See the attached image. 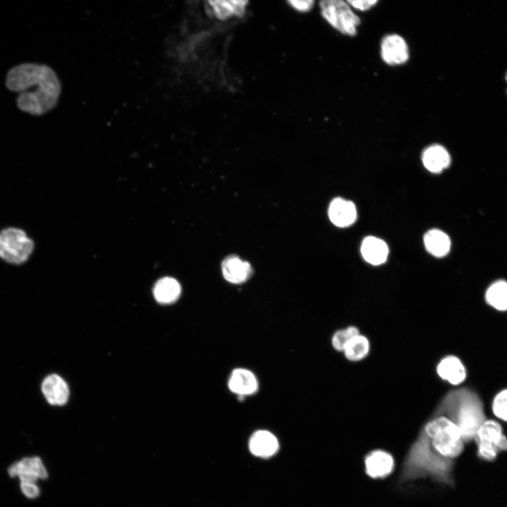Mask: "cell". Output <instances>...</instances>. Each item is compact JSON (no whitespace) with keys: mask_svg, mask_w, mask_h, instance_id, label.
I'll use <instances>...</instances> for the list:
<instances>
[{"mask_svg":"<svg viewBox=\"0 0 507 507\" xmlns=\"http://www.w3.org/2000/svg\"><path fill=\"white\" fill-rule=\"evenodd\" d=\"M424 243L429 253L437 257L445 256L450 250L451 241L444 232L433 229L424 236Z\"/></svg>","mask_w":507,"mask_h":507,"instance_id":"obj_20","label":"cell"},{"mask_svg":"<svg viewBox=\"0 0 507 507\" xmlns=\"http://www.w3.org/2000/svg\"><path fill=\"white\" fill-rule=\"evenodd\" d=\"M6 86L18 93V108L32 115H44L56 106L62 86L56 72L49 65L25 63L11 68Z\"/></svg>","mask_w":507,"mask_h":507,"instance_id":"obj_2","label":"cell"},{"mask_svg":"<svg viewBox=\"0 0 507 507\" xmlns=\"http://www.w3.org/2000/svg\"><path fill=\"white\" fill-rule=\"evenodd\" d=\"M11 477H18L20 482L35 483L38 479H45L47 471L42 460L37 456L26 457L13 463L8 469Z\"/></svg>","mask_w":507,"mask_h":507,"instance_id":"obj_7","label":"cell"},{"mask_svg":"<svg viewBox=\"0 0 507 507\" xmlns=\"http://www.w3.org/2000/svg\"><path fill=\"white\" fill-rule=\"evenodd\" d=\"M505 79H506V81L507 82V72H506V75H505Z\"/></svg>","mask_w":507,"mask_h":507,"instance_id":"obj_28","label":"cell"},{"mask_svg":"<svg viewBox=\"0 0 507 507\" xmlns=\"http://www.w3.org/2000/svg\"><path fill=\"white\" fill-rule=\"evenodd\" d=\"M474 439L478 446V456L487 461L494 460L500 451L507 450V438L499 423L486 420L477 430Z\"/></svg>","mask_w":507,"mask_h":507,"instance_id":"obj_6","label":"cell"},{"mask_svg":"<svg viewBox=\"0 0 507 507\" xmlns=\"http://www.w3.org/2000/svg\"><path fill=\"white\" fill-rule=\"evenodd\" d=\"M365 473L373 479H383L394 470V460L387 451L380 449L370 451L364 459Z\"/></svg>","mask_w":507,"mask_h":507,"instance_id":"obj_9","label":"cell"},{"mask_svg":"<svg viewBox=\"0 0 507 507\" xmlns=\"http://www.w3.org/2000/svg\"><path fill=\"white\" fill-rule=\"evenodd\" d=\"M380 54L382 60L390 65L406 63L409 57L408 45L399 35H386L382 40Z\"/></svg>","mask_w":507,"mask_h":507,"instance_id":"obj_8","label":"cell"},{"mask_svg":"<svg viewBox=\"0 0 507 507\" xmlns=\"http://www.w3.org/2000/svg\"><path fill=\"white\" fill-rule=\"evenodd\" d=\"M369 350L368 338L360 333L349 341L343 352L349 361H358L366 357Z\"/></svg>","mask_w":507,"mask_h":507,"instance_id":"obj_21","label":"cell"},{"mask_svg":"<svg viewBox=\"0 0 507 507\" xmlns=\"http://www.w3.org/2000/svg\"><path fill=\"white\" fill-rule=\"evenodd\" d=\"M424 166L430 172L439 173L449 167L451 156L442 145L433 144L427 147L422 156Z\"/></svg>","mask_w":507,"mask_h":507,"instance_id":"obj_14","label":"cell"},{"mask_svg":"<svg viewBox=\"0 0 507 507\" xmlns=\"http://www.w3.org/2000/svg\"><path fill=\"white\" fill-rule=\"evenodd\" d=\"M319 7L322 17L333 28L343 35H356L361 20L347 1L323 0L320 1Z\"/></svg>","mask_w":507,"mask_h":507,"instance_id":"obj_5","label":"cell"},{"mask_svg":"<svg viewBox=\"0 0 507 507\" xmlns=\"http://www.w3.org/2000/svg\"><path fill=\"white\" fill-rule=\"evenodd\" d=\"M249 449L255 456L269 457L277 451L278 442L271 432L267 430H258L250 438Z\"/></svg>","mask_w":507,"mask_h":507,"instance_id":"obj_16","label":"cell"},{"mask_svg":"<svg viewBox=\"0 0 507 507\" xmlns=\"http://www.w3.org/2000/svg\"><path fill=\"white\" fill-rule=\"evenodd\" d=\"M486 300L497 310H507V282L499 281L492 284L486 292Z\"/></svg>","mask_w":507,"mask_h":507,"instance_id":"obj_22","label":"cell"},{"mask_svg":"<svg viewBox=\"0 0 507 507\" xmlns=\"http://www.w3.org/2000/svg\"><path fill=\"white\" fill-rule=\"evenodd\" d=\"M438 375L453 385L461 383L466 377V371L461 361L454 356H448L437 367Z\"/></svg>","mask_w":507,"mask_h":507,"instance_id":"obj_15","label":"cell"},{"mask_svg":"<svg viewBox=\"0 0 507 507\" xmlns=\"http://www.w3.org/2000/svg\"><path fill=\"white\" fill-rule=\"evenodd\" d=\"M444 414L458 427L463 442L474 439L486 420L481 401L467 389L453 390L444 396L436 412V415Z\"/></svg>","mask_w":507,"mask_h":507,"instance_id":"obj_3","label":"cell"},{"mask_svg":"<svg viewBox=\"0 0 507 507\" xmlns=\"http://www.w3.org/2000/svg\"><path fill=\"white\" fill-rule=\"evenodd\" d=\"M227 386L231 392L243 398L252 395L258 391V381L252 371L244 368H237L232 371Z\"/></svg>","mask_w":507,"mask_h":507,"instance_id":"obj_10","label":"cell"},{"mask_svg":"<svg viewBox=\"0 0 507 507\" xmlns=\"http://www.w3.org/2000/svg\"><path fill=\"white\" fill-rule=\"evenodd\" d=\"M221 268L224 278L232 284L244 282L252 274L251 265L236 256L227 257L223 261Z\"/></svg>","mask_w":507,"mask_h":507,"instance_id":"obj_13","label":"cell"},{"mask_svg":"<svg viewBox=\"0 0 507 507\" xmlns=\"http://www.w3.org/2000/svg\"><path fill=\"white\" fill-rule=\"evenodd\" d=\"M458 427L447 417L436 415L425 424L403 461L400 480L429 477L451 484L453 460L463 450Z\"/></svg>","mask_w":507,"mask_h":507,"instance_id":"obj_1","label":"cell"},{"mask_svg":"<svg viewBox=\"0 0 507 507\" xmlns=\"http://www.w3.org/2000/svg\"><path fill=\"white\" fill-rule=\"evenodd\" d=\"M208 7L218 20H226L233 17H240L245 13L246 1H208Z\"/></svg>","mask_w":507,"mask_h":507,"instance_id":"obj_18","label":"cell"},{"mask_svg":"<svg viewBox=\"0 0 507 507\" xmlns=\"http://www.w3.org/2000/svg\"><path fill=\"white\" fill-rule=\"evenodd\" d=\"M506 92H507V90H506Z\"/></svg>","mask_w":507,"mask_h":507,"instance_id":"obj_29","label":"cell"},{"mask_svg":"<svg viewBox=\"0 0 507 507\" xmlns=\"http://www.w3.org/2000/svg\"><path fill=\"white\" fill-rule=\"evenodd\" d=\"M361 251L363 258L368 263L376 265L385 262L389 249L383 240L369 236L363 239Z\"/></svg>","mask_w":507,"mask_h":507,"instance_id":"obj_17","label":"cell"},{"mask_svg":"<svg viewBox=\"0 0 507 507\" xmlns=\"http://www.w3.org/2000/svg\"><path fill=\"white\" fill-rule=\"evenodd\" d=\"M492 408L496 417L507 421V389L501 391L495 396Z\"/></svg>","mask_w":507,"mask_h":507,"instance_id":"obj_24","label":"cell"},{"mask_svg":"<svg viewBox=\"0 0 507 507\" xmlns=\"http://www.w3.org/2000/svg\"><path fill=\"white\" fill-rule=\"evenodd\" d=\"M358 334L360 332L355 326H349L345 329L339 330L332 335V345L335 350L343 351L349 341Z\"/></svg>","mask_w":507,"mask_h":507,"instance_id":"obj_23","label":"cell"},{"mask_svg":"<svg viewBox=\"0 0 507 507\" xmlns=\"http://www.w3.org/2000/svg\"><path fill=\"white\" fill-rule=\"evenodd\" d=\"M33 250V240L22 229L7 227L0 231V258L8 263H25Z\"/></svg>","mask_w":507,"mask_h":507,"instance_id":"obj_4","label":"cell"},{"mask_svg":"<svg viewBox=\"0 0 507 507\" xmlns=\"http://www.w3.org/2000/svg\"><path fill=\"white\" fill-rule=\"evenodd\" d=\"M180 283L173 277H164L159 280L154 288L156 300L161 303H172L180 296Z\"/></svg>","mask_w":507,"mask_h":507,"instance_id":"obj_19","label":"cell"},{"mask_svg":"<svg viewBox=\"0 0 507 507\" xmlns=\"http://www.w3.org/2000/svg\"><path fill=\"white\" fill-rule=\"evenodd\" d=\"M349 5L359 11H367L377 3L376 0L346 1Z\"/></svg>","mask_w":507,"mask_h":507,"instance_id":"obj_27","label":"cell"},{"mask_svg":"<svg viewBox=\"0 0 507 507\" xmlns=\"http://www.w3.org/2000/svg\"><path fill=\"white\" fill-rule=\"evenodd\" d=\"M20 489L30 499H35L39 494V489L35 483L20 482Z\"/></svg>","mask_w":507,"mask_h":507,"instance_id":"obj_26","label":"cell"},{"mask_svg":"<svg viewBox=\"0 0 507 507\" xmlns=\"http://www.w3.org/2000/svg\"><path fill=\"white\" fill-rule=\"evenodd\" d=\"M287 4L294 11L299 13H305L310 11L314 6V1L312 0H304V1H288Z\"/></svg>","mask_w":507,"mask_h":507,"instance_id":"obj_25","label":"cell"},{"mask_svg":"<svg viewBox=\"0 0 507 507\" xmlns=\"http://www.w3.org/2000/svg\"><path fill=\"white\" fill-rule=\"evenodd\" d=\"M328 215L334 225L344 227L355 222L357 213L353 202L342 198H336L330 204Z\"/></svg>","mask_w":507,"mask_h":507,"instance_id":"obj_12","label":"cell"},{"mask_svg":"<svg viewBox=\"0 0 507 507\" xmlns=\"http://www.w3.org/2000/svg\"><path fill=\"white\" fill-rule=\"evenodd\" d=\"M42 392L46 401L51 405L65 404L69 396V389L65 380L56 374H52L43 380Z\"/></svg>","mask_w":507,"mask_h":507,"instance_id":"obj_11","label":"cell"}]
</instances>
